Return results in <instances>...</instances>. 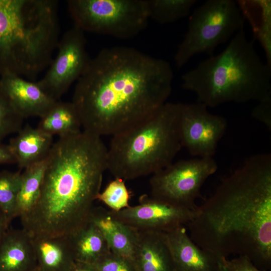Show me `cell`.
I'll return each instance as SVG.
<instances>
[{
    "mask_svg": "<svg viewBox=\"0 0 271 271\" xmlns=\"http://www.w3.org/2000/svg\"><path fill=\"white\" fill-rule=\"evenodd\" d=\"M173 72L166 61L125 46L102 49L76 81L72 101L83 130L101 137L126 130L167 102Z\"/></svg>",
    "mask_w": 271,
    "mask_h": 271,
    "instance_id": "1",
    "label": "cell"
},
{
    "mask_svg": "<svg viewBox=\"0 0 271 271\" xmlns=\"http://www.w3.org/2000/svg\"><path fill=\"white\" fill-rule=\"evenodd\" d=\"M199 246L221 257L271 263V156H252L225 178L187 224Z\"/></svg>",
    "mask_w": 271,
    "mask_h": 271,
    "instance_id": "2",
    "label": "cell"
},
{
    "mask_svg": "<svg viewBox=\"0 0 271 271\" xmlns=\"http://www.w3.org/2000/svg\"><path fill=\"white\" fill-rule=\"evenodd\" d=\"M107 148L88 132L60 137L53 144L38 198L20 217L32 237H69L89 221L107 170Z\"/></svg>",
    "mask_w": 271,
    "mask_h": 271,
    "instance_id": "3",
    "label": "cell"
},
{
    "mask_svg": "<svg viewBox=\"0 0 271 271\" xmlns=\"http://www.w3.org/2000/svg\"><path fill=\"white\" fill-rule=\"evenodd\" d=\"M181 80L182 87L207 107L258 102L271 95V67L261 60L243 29L223 51L200 62Z\"/></svg>",
    "mask_w": 271,
    "mask_h": 271,
    "instance_id": "4",
    "label": "cell"
},
{
    "mask_svg": "<svg viewBox=\"0 0 271 271\" xmlns=\"http://www.w3.org/2000/svg\"><path fill=\"white\" fill-rule=\"evenodd\" d=\"M180 103L166 102L150 117L112 136L107 166L124 181L153 175L173 162L182 147Z\"/></svg>",
    "mask_w": 271,
    "mask_h": 271,
    "instance_id": "5",
    "label": "cell"
},
{
    "mask_svg": "<svg viewBox=\"0 0 271 271\" xmlns=\"http://www.w3.org/2000/svg\"><path fill=\"white\" fill-rule=\"evenodd\" d=\"M245 19L236 1L208 0L190 15L187 30L174 56L182 68L195 55H213L215 48L243 29Z\"/></svg>",
    "mask_w": 271,
    "mask_h": 271,
    "instance_id": "6",
    "label": "cell"
},
{
    "mask_svg": "<svg viewBox=\"0 0 271 271\" xmlns=\"http://www.w3.org/2000/svg\"><path fill=\"white\" fill-rule=\"evenodd\" d=\"M74 26L83 32L131 39L147 27V0H69Z\"/></svg>",
    "mask_w": 271,
    "mask_h": 271,
    "instance_id": "7",
    "label": "cell"
},
{
    "mask_svg": "<svg viewBox=\"0 0 271 271\" xmlns=\"http://www.w3.org/2000/svg\"><path fill=\"white\" fill-rule=\"evenodd\" d=\"M213 158H198L172 163L152 175L151 196L170 205L190 210L197 206L201 188L217 170Z\"/></svg>",
    "mask_w": 271,
    "mask_h": 271,
    "instance_id": "8",
    "label": "cell"
},
{
    "mask_svg": "<svg viewBox=\"0 0 271 271\" xmlns=\"http://www.w3.org/2000/svg\"><path fill=\"white\" fill-rule=\"evenodd\" d=\"M84 32L75 26L59 41L58 52L44 76L37 81L44 91L58 101L80 78L91 58L86 49Z\"/></svg>",
    "mask_w": 271,
    "mask_h": 271,
    "instance_id": "9",
    "label": "cell"
},
{
    "mask_svg": "<svg viewBox=\"0 0 271 271\" xmlns=\"http://www.w3.org/2000/svg\"><path fill=\"white\" fill-rule=\"evenodd\" d=\"M227 126L226 119L209 112L205 105L180 103L181 144L192 156L213 158Z\"/></svg>",
    "mask_w": 271,
    "mask_h": 271,
    "instance_id": "10",
    "label": "cell"
},
{
    "mask_svg": "<svg viewBox=\"0 0 271 271\" xmlns=\"http://www.w3.org/2000/svg\"><path fill=\"white\" fill-rule=\"evenodd\" d=\"M195 209L176 207L144 195L138 205L111 212L117 219L137 231L166 233L187 225L194 216Z\"/></svg>",
    "mask_w": 271,
    "mask_h": 271,
    "instance_id": "11",
    "label": "cell"
},
{
    "mask_svg": "<svg viewBox=\"0 0 271 271\" xmlns=\"http://www.w3.org/2000/svg\"><path fill=\"white\" fill-rule=\"evenodd\" d=\"M0 88L24 118L44 115L56 102L38 82L8 74L1 76Z\"/></svg>",
    "mask_w": 271,
    "mask_h": 271,
    "instance_id": "12",
    "label": "cell"
},
{
    "mask_svg": "<svg viewBox=\"0 0 271 271\" xmlns=\"http://www.w3.org/2000/svg\"><path fill=\"white\" fill-rule=\"evenodd\" d=\"M166 234L178 271H222V257L197 245L184 226Z\"/></svg>",
    "mask_w": 271,
    "mask_h": 271,
    "instance_id": "13",
    "label": "cell"
},
{
    "mask_svg": "<svg viewBox=\"0 0 271 271\" xmlns=\"http://www.w3.org/2000/svg\"><path fill=\"white\" fill-rule=\"evenodd\" d=\"M133 261L137 271H178L165 232L137 231Z\"/></svg>",
    "mask_w": 271,
    "mask_h": 271,
    "instance_id": "14",
    "label": "cell"
},
{
    "mask_svg": "<svg viewBox=\"0 0 271 271\" xmlns=\"http://www.w3.org/2000/svg\"><path fill=\"white\" fill-rule=\"evenodd\" d=\"M37 266L33 238L23 228L8 229L0 242V271H31Z\"/></svg>",
    "mask_w": 271,
    "mask_h": 271,
    "instance_id": "15",
    "label": "cell"
},
{
    "mask_svg": "<svg viewBox=\"0 0 271 271\" xmlns=\"http://www.w3.org/2000/svg\"><path fill=\"white\" fill-rule=\"evenodd\" d=\"M89 221L101 231L111 252L133 261L136 230L115 218L110 210L100 206L93 207Z\"/></svg>",
    "mask_w": 271,
    "mask_h": 271,
    "instance_id": "16",
    "label": "cell"
},
{
    "mask_svg": "<svg viewBox=\"0 0 271 271\" xmlns=\"http://www.w3.org/2000/svg\"><path fill=\"white\" fill-rule=\"evenodd\" d=\"M53 137L37 127H23L8 145L19 168L25 169L45 160L54 144Z\"/></svg>",
    "mask_w": 271,
    "mask_h": 271,
    "instance_id": "17",
    "label": "cell"
},
{
    "mask_svg": "<svg viewBox=\"0 0 271 271\" xmlns=\"http://www.w3.org/2000/svg\"><path fill=\"white\" fill-rule=\"evenodd\" d=\"M37 266L42 271H70L75 259L67 236L32 237Z\"/></svg>",
    "mask_w": 271,
    "mask_h": 271,
    "instance_id": "18",
    "label": "cell"
},
{
    "mask_svg": "<svg viewBox=\"0 0 271 271\" xmlns=\"http://www.w3.org/2000/svg\"><path fill=\"white\" fill-rule=\"evenodd\" d=\"M244 18L250 24L254 39L262 46L266 63L271 67V1L241 0L236 1Z\"/></svg>",
    "mask_w": 271,
    "mask_h": 271,
    "instance_id": "19",
    "label": "cell"
},
{
    "mask_svg": "<svg viewBox=\"0 0 271 271\" xmlns=\"http://www.w3.org/2000/svg\"><path fill=\"white\" fill-rule=\"evenodd\" d=\"M69 237L77 262L93 264L111 251L103 235L89 221Z\"/></svg>",
    "mask_w": 271,
    "mask_h": 271,
    "instance_id": "20",
    "label": "cell"
},
{
    "mask_svg": "<svg viewBox=\"0 0 271 271\" xmlns=\"http://www.w3.org/2000/svg\"><path fill=\"white\" fill-rule=\"evenodd\" d=\"M40 118L37 127L52 136L60 137L81 131V121L72 102L56 101Z\"/></svg>",
    "mask_w": 271,
    "mask_h": 271,
    "instance_id": "21",
    "label": "cell"
},
{
    "mask_svg": "<svg viewBox=\"0 0 271 271\" xmlns=\"http://www.w3.org/2000/svg\"><path fill=\"white\" fill-rule=\"evenodd\" d=\"M46 160L27 168L21 174L16 202V218H20L26 214L36 202L40 194Z\"/></svg>",
    "mask_w": 271,
    "mask_h": 271,
    "instance_id": "22",
    "label": "cell"
},
{
    "mask_svg": "<svg viewBox=\"0 0 271 271\" xmlns=\"http://www.w3.org/2000/svg\"><path fill=\"white\" fill-rule=\"evenodd\" d=\"M196 0H147L149 18L160 24L176 22L189 15Z\"/></svg>",
    "mask_w": 271,
    "mask_h": 271,
    "instance_id": "23",
    "label": "cell"
},
{
    "mask_svg": "<svg viewBox=\"0 0 271 271\" xmlns=\"http://www.w3.org/2000/svg\"><path fill=\"white\" fill-rule=\"evenodd\" d=\"M21 174L20 171H0V217L7 227L16 218V202Z\"/></svg>",
    "mask_w": 271,
    "mask_h": 271,
    "instance_id": "24",
    "label": "cell"
},
{
    "mask_svg": "<svg viewBox=\"0 0 271 271\" xmlns=\"http://www.w3.org/2000/svg\"><path fill=\"white\" fill-rule=\"evenodd\" d=\"M130 193L125 181L119 179L109 182L104 190L98 194L96 200L101 201L110 210L117 212L129 207Z\"/></svg>",
    "mask_w": 271,
    "mask_h": 271,
    "instance_id": "25",
    "label": "cell"
},
{
    "mask_svg": "<svg viewBox=\"0 0 271 271\" xmlns=\"http://www.w3.org/2000/svg\"><path fill=\"white\" fill-rule=\"evenodd\" d=\"M24 119L0 88V144L7 136L17 133L23 127Z\"/></svg>",
    "mask_w": 271,
    "mask_h": 271,
    "instance_id": "26",
    "label": "cell"
},
{
    "mask_svg": "<svg viewBox=\"0 0 271 271\" xmlns=\"http://www.w3.org/2000/svg\"><path fill=\"white\" fill-rule=\"evenodd\" d=\"M97 271H137L133 261L110 251L92 264Z\"/></svg>",
    "mask_w": 271,
    "mask_h": 271,
    "instance_id": "27",
    "label": "cell"
},
{
    "mask_svg": "<svg viewBox=\"0 0 271 271\" xmlns=\"http://www.w3.org/2000/svg\"><path fill=\"white\" fill-rule=\"evenodd\" d=\"M222 261L227 271H262L245 255H238L231 259L222 257Z\"/></svg>",
    "mask_w": 271,
    "mask_h": 271,
    "instance_id": "28",
    "label": "cell"
},
{
    "mask_svg": "<svg viewBox=\"0 0 271 271\" xmlns=\"http://www.w3.org/2000/svg\"><path fill=\"white\" fill-rule=\"evenodd\" d=\"M252 115L256 119L264 123L269 129L271 128V95L258 101L253 109Z\"/></svg>",
    "mask_w": 271,
    "mask_h": 271,
    "instance_id": "29",
    "label": "cell"
},
{
    "mask_svg": "<svg viewBox=\"0 0 271 271\" xmlns=\"http://www.w3.org/2000/svg\"><path fill=\"white\" fill-rule=\"evenodd\" d=\"M16 160L8 145L0 144V164L16 163Z\"/></svg>",
    "mask_w": 271,
    "mask_h": 271,
    "instance_id": "30",
    "label": "cell"
},
{
    "mask_svg": "<svg viewBox=\"0 0 271 271\" xmlns=\"http://www.w3.org/2000/svg\"><path fill=\"white\" fill-rule=\"evenodd\" d=\"M70 271H97L92 264L77 262Z\"/></svg>",
    "mask_w": 271,
    "mask_h": 271,
    "instance_id": "31",
    "label": "cell"
},
{
    "mask_svg": "<svg viewBox=\"0 0 271 271\" xmlns=\"http://www.w3.org/2000/svg\"><path fill=\"white\" fill-rule=\"evenodd\" d=\"M8 229V227H7L5 225L2 218L0 217V242L2 240V238L4 233H5V232L7 231Z\"/></svg>",
    "mask_w": 271,
    "mask_h": 271,
    "instance_id": "32",
    "label": "cell"
},
{
    "mask_svg": "<svg viewBox=\"0 0 271 271\" xmlns=\"http://www.w3.org/2000/svg\"><path fill=\"white\" fill-rule=\"evenodd\" d=\"M31 271H42L38 266Z\"/></svg>",
    "mask_w": 271,
    "mask_h": 271,
    "instance_id": "33",
    "label": "cell"
},
{
    "mask_svg": "<svg viewBox=\"0 0 271 271\" xmlns=\"http://www.w3.org/2000/svg\"><path fill=\"white\" fill-rule=\"evenodd\" d=\"M222 271H227V270L226 269V268H225V266H224V265H223V267Z\"/></svg>",
    "mask_w": 271,
    "mask_h": 271,
    "instance_id": "34",
    "label": "cell"
}]
</instances>
